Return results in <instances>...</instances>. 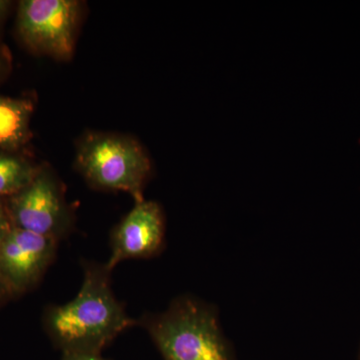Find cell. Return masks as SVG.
<instances>
[{
  "label": "cell",
  "mask_w": 360,
  "mask_h": 360,
  "mask_svg": "<svg viewBox=\"0 0 360 360\" xmlns=\"http://www.w3.org/2000/svg\"><path fill=\"white\" fill-rule=\"evenodd\" d=\"M105 265L84 264V283L77 296L45 311L44 328L65 352H101L134 321L111 290Z\"/></svg>",
  "instance_id": "cell-1"
},
{
  "label": "cell",
  "mask_w": 360,
  "mask_h": 360,
  "mask_svg": "<svg viewBox=\"0 0 360 360\" xmlns=\"http://www.w3.org/2000/svg\"><path fill=\"white\" fill-rule=\"evenodd\" d=\"M163 360H236L220 328L219 310L191 296H180L165 311L143 317Z\"/></svg>",
  "instance_id": "cell-2"
},
{
  "label": "cell",
  "mask_w": 360,
  "mask_h": 360,
  "mask_svg": "<svg viewBox=\"0 0 360 360\" xmlns=\"http://www.w3.org/2000/svg\"><path fill=\"white\" fill-rule=\"evenodd\" d=\"M75 165L90 186L129 193L143 200V187L151 163L139 142L108 134L86 135L77 148Z\"/></svg>",
  "instance_id": "cell-3"
},
{
  "label": "cell",
  "mask_w": 360,
  "mask_h": 360,
  "mask_svg": "<svg viewBox=\"0 0 360 360\" xmlns=\"http://www.w3.org/2000/svg\"><path fill=\"white\" fill-rule=\"evenodd\" d=\"M79 15L80 4L75 0H23L18 6V33L32 51L68 59Z\"/></svg>",
  "instance_id": "cell-4"
},
{
  "label": "cell",
  "mask_w": 360,
  "mask_h": 360,
  "mask_svg": "<svg viewBox=\"0 0 360 360\" xmlns=\"http://www.w3.org/2000/svg\"><path fill=\"white\" fill-rule=\"evenodd\" d=\"M14 227L59 240L72 229V213L56 176L39 170L32 181L13 194L6 205Z\"/></svg>",
  "instance_id": "cell-5"
},
{
  "label": "cell",
  "mask_w": 360,
  "mask_h": 360,
  "mask_svg": "<svg viewBox=\"0 0 360 360\" xmlns=\"http://www.w3.org/2000/svg\"><path fill=\"white\" fill-rule=\"evenodd\" d=\"M58 241L13 227L0 245V276L11 295L39 283L56 257Z\"/></svg>",
  "instance_id": "cell-6"
},
{
  "label": "cell",
  "mask_w": 360,
  "mask_h": 360,
  "mask_svg": "<svg viewBox=\"0 0 360 360\" xmlns=\"http://www.w3.org/2000/svg\"><path fill=\"white\" fill-rule=\"evenodd\" d=\"M165 215L155 201L135 202L134 208L115 227L111 236L108 271L127 259L149 258L158 255L165 243Z\"/></svg>",
  "instance_id": "cell-7"
},
{
  "label": "cell",
  "mask_w": 360,
  "mask_h": 360,
  "mask_svg": "<svg viewBox=\"0 0 360 360\" xmlns=\"http://www.w3.org/2000/svg\"><path fill=\"white\" fill-rule=\"evenodd\" d=\"M32 111L28 99L0 96V148L13 150L28 141Z\"/></svg>",
  "instance_id": "cell-8"
},
{
  "label": "cell",
  "mask_w": 360,
  "mask_h": 360,
  "mask_svg": "<svg viewBox=\"0 0 360 360\" xmlns=\"http://www.w3.org/2000/svg\"><path fill=\"white\" fill-rule=\"evenodd\" d=\"M39 172L22 158L0 150V195L11 196L20 193Z\"/></svg>",
  "instance_id": "cell-9"
},
{
  "label": "cell",
  "mask_w": 360,
  "mask_h": 360,
  "mask_svg": "<svg viewBox=\"0 0 360 360\" xmlns=\"http://www.w3.org/2000/svg\"><path fill=\"white\" fill-rule=\"evenodd\" d=\"M13 227L7 207L0 200V245Z\"/></svg>",
  "instance_id": "cell-10"
},
{
  "label": "cell",
  "mask_w": 360,
  "mask_h": 360,
  "mask_svg": "<svg viewBox=\"0 0 360 360\" xmlns=\"http://www.w3.org/2000/svg\"><path fill=\"white\" fill-rule=\"evenodd\" d=\"M61 360H106L101 355V352H65Z\"/></svg>",
  "instance_id": "cell-11"
},
{
  "label": "cell",
  "mask_w": 360,
  "mask_h": 360,
  "mask_svg": "<svg viewBox=\"0 0 360 360\" xmlns=\"http://www.w3.org/2000/svg\"><path fill=\"white\" fill-rule=\"evenodd\" d=\"M9 295H11V290H8L6 283H4V279L0 276V303L6 302V298Z\"/></svg>",
  "instance_id": "cell-12"
},
{
  "label": "cell",
  "mask_w": 360,
  "mask_h": 360,
  "mask_svg": "<svg viewBox=\"0 0 360 360\" xmlns=\"http://www.w3.org/2000/svg\"><path fill=\"white\" fill-rule=\"evenodd\" d=\"M11 2L6 1V0H0V22L6 18L8 13L9 8H11Z\"/></svg>",
  "instance_id": "cell-13"
},
{
  "label": "cell",
  "mask_w": 360,
  "mask_h": 360,
  "mask_svg": "<svg viewBox=\"0 0 360 360\" xmlns=\"http://www.w3.org/2000/svg\"><path fill=\"white\" fill-rule=\"evenodd\" d=\"M2 68H4V65H2V59L0 58V71L2 70Z\"/></svg>",
  "instance_id": "cell-14"
},
{
  "label": "cell",
  "mask_w": 360,
  "mask_h": 360,
  "mask_svg": "<svg viewBox=\"0 0 360 360\" xmlns=\"http://www.w3.org/2000/svg\"><path fill=\"white\" fill-rule=\"evenodd\" d=\"M356 360H360V345H359V354H357Z\"/></svg>",
  "instance_id": "cell-15"
}]
</instances>
